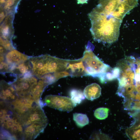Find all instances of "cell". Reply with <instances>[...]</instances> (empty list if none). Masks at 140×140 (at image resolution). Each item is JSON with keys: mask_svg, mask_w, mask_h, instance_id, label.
<instances>
[{"mask_svg": "<svg viewBox=\"0 0 140 140\" xmlns=\"http://www.w3.org/2000/svg\"><path fill=\"white\" fill-rule=\"evenodd\" d=\"M88 16L91 24L90 30L94 40L108 44L117 40L122 20L97 6Z\"/></svg>", "mask_w": 140, "mask_h": 140, "instance_id": "1", "label": "cell"}, {"mask_svg": "<svg viewBox=\"0 0 140 140\" xmlns=\"http://www.w3.org/2000/svg\"><path fill=\"white\" fill-rule=\"evenodd\" d=\"M109 109L105 107H100L97 108L94 111V115L97 118L103 120L107 118L108 116Z\"/></svg>", "mask_w": 140, "mask_h": 140, "instance_id": "14", "label": "cell"}, {"mask_svg": "<svg viewBox=\"0 0 140 140\" xmlns=\"http://www.w3.org/2000/svg\"><path fill=\"white\" fill-rule=\"evenodd\" d=\"M0 97L3 101L11 102L19 96L12 85L3 80L0 82Z\"/></svg>", "mask_w": 140, "mask_h": 140, "instance_id": "9", "label": "cell"}, {"mask_svg": "<svg viewBox=\"0 0 140 140\" xmlns=\"http://www.w3.org/2000/svg\"><path fill=\"white\" fill-rule=\"evenodd\" d=\"M38 79L29 72L18 76L16 80L11 84L15 88L19 97H24L31 95V91L38 82Z\"/></svg>", "mask_w": 140, "mask_h": 140, "instance_id": "5", "label": "cell"}, {"mask_svg": "<svg viewBox=\"0 0 140 140\" xmlns=\"http://www.w3.org/2000/svg\"><path fill=\"white\" fill-rule=\"evenodd\" d=\"M101 90L99 85L94 83L87 86L84 89L83 93L87 99L93 101L100 96L101 94Z\"/></svg>", "mask_w": 140, "mask_h": 140, "instance_id": "11", "label": "cell"}, {"mask_svg": "<svg viewBox=\"0 0 140 140\" xmlns=\"http://www.w3.org/2000/svg\"><path fill=\"white\" fill-rule=\"evenodd\" d=\"M1 107V138L23 139V126L19 117L9 105L4 103Z\"/></svg>", "mask_w": 140, "mask_h": 140, "instance_id": "4", "label": "cell"}, {"mask_svg": "<svg viewBox=\"0 0 140 140\" xmlns=\"http://www.w3.org/2000/svg\"><path fill=\"white\" fill-rule=\"evenodd\" d=\"M92 45L89 42L81 58L86 75L98 77L102 83L116 78L114 68L104 63L94 54L91 48Z\"/></svg>", "mask_w": 140, "mask_h": 140, "instance_id": "3", "label": "cell"}, {"mask_svg": "<svg viewBox=\"0 0 140 140\" xmlns=\"http://www.w3.org/2000/svg\"><path fill=\"white\" fill-rule=\"evenodd\" d=\"M70 95L71 99L76 105L80 104L85 98L84 93L80 90L72 89L70 92Z\"/></svg>", "mask_w": 140, "mask_h": 140, "instance_id": "13", "label": "cell"}, {"mask_svg": "<svg viewBox=\"0 0 140 140\" xmlns=\"http://www.w3.org/2000/svg\"><path fill=\"white\" fill-rule=\"evenodd\" d=\"M44 102L46 105L50 107L68 112L72 111L76 106L71 99L58 95H47L45 97Z\"/></svg>", "mask_w": 140, "mask_h": 140, "instance_id": "6", "label": "cell"}, {"mask_svg": "<svg viewBox=\"0 0 140 140\" xmlns=\"http://www.w3.org/2000/svg\"><path fill=\"white\" fill-rule=\"evenodd\" d=\"M5 2V0H0V2L1 3H3Z\"/></svg>", "mask_w": 140, "mask_h": 140, "instance_id": "18", "label": "cell"}, {"mask_svg": "<svg viewBox=\"0 0 140 140\" xmlns=\"http://www.w3.org/2000/svg\"><path fill=\"white\" fill-rule=\"evenodd\" d=\"M47 124L35 123L30 124L24 129L23 139H33L36 138L41 133H42Z\"/></svg>", "mask_w": 140, "mask_h": 140, "instance_id": "10", "label": "cell"}, {"mask_svg": "<svg viewBox=\"0 0 140 140\" xmlns=\"http://www.w3.org/2000/svg\"><path fill=\"white\" fill-rule=\"evenodd\" d=\"M73 119L77 126L80 127H82L89 123V119L87 115L83 114H73Z\"/></svg>", "mask_w": 140, "mask_h": 140, "instance_id": "12", "label": "cell"}, {"mask_svg": "<svg viewBox=\"0 0 140 140\" xmlns=\"http://www.w3.org/2000/svg\"><path fill=\"white\" fill-rule=\"evenodd\" d=\"M120 4L128 8L131 10L138 4L137 0H117Z\"/></svg>", "mask_w": 140, "mask_h": 140, "instance_id": "15", "label": "cell"}, {"mask_svg": "<svg viewBox=\"0 0 140 140\" xmlns=\"http://www.w3.org/2000/svg\"><path fill=\"white\" fill-rule=\"evenodd\" d=\"M77 4H83L88 3V0H77Z\"/></svg>", "mask_w": 140, "mask_h": 140, "instance_id": "17", "label": "cell"}, {"mask_svg": "<svg viewBox=\"0 0 140 140\" xmlns=\"http://www.w3.org/2000/svg\"><path fill=\"white\" fill-rule=\"evenodd\" d=\"M69 61L48 54L30 57L29 71L38 79L44 80L49 85L60 78L70 75L66 71Z\"/></svg>", "mask_w": 140, "mask_h": 140, "instance_id": "2", "label": "cell"}, {"mask_svg": "<svg viewBox=\"0 0 140 140\" xmlns=\"http://www.w3.org/2000/svg\"><path fill=\"white\" fill-rule=\"evenodd\" d=\"M39 104L34 107L23 123L24 128L35 123L48 124V120L44 111Z\"/></svg>", "mask_w": 140, "mask_h": 140, "instance_id": "8", "label": "cell"}, {"mask_svg": "<svg viewBox=\"0 0 140 140\" xmlns=\"http://www.w3.org/2000/svg\"><path fill=\"white\" fill-rule=\"evenodd\" d=\"M16 0H8L6 2L5 6V8L7 9L9 8L10 6H11L13 5L15 1Z\"/></svg>", "mask_w": 140, "mask_h": 140, "instance_id": "16", "label": "cell"}, {"mask_svg": "<svg viewBox=\"0 0 140 140\" xmlns=\"http://www.w3.org/2000/svg\"><path fill=\"white\" fill-rule=\"evenodd\" d=\"M3 55L4 57L3 61L9 65V71L14 69L17 65L26 62L30 57L14 49L10 51Z\"/></svg>", "mask_w": 140, "mask_h": 140, "instance_id": "7", "label": "cell"}]
</instances>
